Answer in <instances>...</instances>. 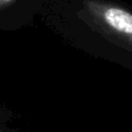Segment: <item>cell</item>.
I'll use <instances>...</instances> for the list:
<instances>
[{
	"label": "cell",
	"mask_w": 132,
	"mask_h": 132,
	"mask_svg": "<svg viewBox=\"0 0 132 132\" xmlns=\"http://www.w3.org/2000/svg\"><path fill=\"white\" fill-rule=\"evenodd\" d=\"M3 1H4V3H5V5L8 7V6H10L11 4H12L13 1H14V0H3Z\"/></svg>",
	"instance_id": "7a4b0ae2"
},
{
	"label": "cell",
	"mask_w": 132,
	"mask_h": 132,
	"mask_svg": "<svg viewBox=\"0 0 132 132\" xmlns=\"http://www.w3.org/2000/svg\"><path fill=\"white\" fill-rule=\"evenodd\" d=\"M0 132H8V130L7 129H4V127L0 126Z\"/></svg>",
	"instance_id": "3957f363"
},
{
	"label": "cell",
	"mask_w": 132,
	"mask_h": 132,
	"mask_svg": "<svg viewBox=\"0 0 132 132\" xmlns=\"http://www.w3.org/2000/svg\"><path fill=\"white\" fill-rule=\"evenodd\" d=\"M92 21L85 23H65V35L74 40L88 37L94 47L103 56L127 65L132 69V12L119 6H97L91 7Z\"/></svg>",
	"instance_id": "6da1fadb"
}]
</instances>
